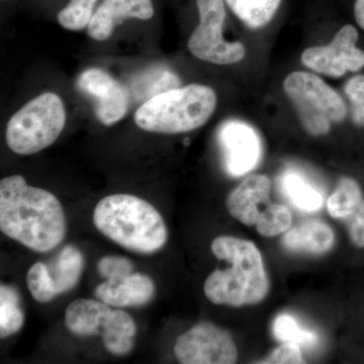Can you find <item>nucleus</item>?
<instances>
[{"mask_svg": "<svg viewBox=\"0 0 364 364\" xmlns=\"http://www.w3.org/2000/svg\"><path fill=\"white\" fill-rule=\"evenodd\" d=\"M293 225V215L286 205L272 203L257 224L256 231L265 238H272L282 233H286Z\"/></svg>", "mask_w": 364, "mask_h": 364, "instance_id": "obj_24", "label": "nucleus"}, {"mask_svg": "<svg viewBox=\"0 0 364 364\" xmlns=\"http://www.w3.org/2000/svg\"><path fill=\"white\" fill-rule=\"evenodd\" d=\"M136 325L134 318L123 310H112L102 336L105 349L116 356L130 353L135 344Z\"/></svg>", "mask_w": 364, "mask_h": 364, "instance_id": "obj_19", "label": "nucleus"}, {"mask_svg": "<svg viewBox=\"0 0 364 364\" xmlns=\"http://www.w3.org/2000/svg\"><path fill=\"white\" fill-rule=\"evenodd\" d=\"M0 230L31 250L49 252L65 238L66 215L56 196L16 174L0 181Z\"/></svg>", "mask_w": 364, "mask_h": 364, "instance_id": "obj_1", "label": "nucleus"}, {"mask_svg": "<svg viewBox=\"0 0 364 364\" xmlns=\"http://www.w3.org/2000/svg\"><path fill=\"white\" fill-rule=\"evenodd\" d=\"M93 224L109 240L138 254L156 253L168 240L166 224L156 208L127 193L102 198L93 212Z\"/></svg>", "mask_w": 364, "mask_h": 364, "instance_id": "obj_3", "label": "nucleus"}, {"mask_svg": "<svg viewBox=\"0 0 364 364\" xmlns=\"http://www.w3.org/2000/svg\"><path fill=\"white\" fill-rule=\"evenodd\" d=\"M97 0H70L66 7L59 11L58 23L69 31H81L90 25L93 7Z\"/></svg>", "mask_w": 364, "mask_h": 364, "instance_id": "obj_25", "label": "nucleus"}, {"mask_svg": "<svg viewBox=\"0 0 364 364\" xmlns=\"http://www.w3.org/2000/svg\"><path fill=\"white\" fill-rule=\"evenodd\" d=\"M25 323V313L21 305L20 294L16 287L0 286V337L7 338L20 331Z\"/></svg>", "mask_w": 364, "mask_h": 364, "instance_id": "obj_22", "label": "nucleus"}, {"mask_svg": "<svg viewBox=\"0 0 364 364\" xmlns=\"http://www.w3.org/2000/svg\"><path fill=\"white\" fill-rule=\"evenodd\" d=\"M200 23L189 37L188 47L193 56L215 65H232L246 56L245 46L224 38L226 20L225 0H196Z\"/></svg>", "mask_w": 364, "mask_h": 364, "instance_id": "obj_7", "label": "nucleus"}, {"mask_svg": "<svg viewBox=\"0 0 364 364\" xmlns=\"http://www.w3.org/2000/svg\"><path fill=\"white\" fill-rule=\"evenodd\" d=\"M76 87L92 98L95 116L105 126L119 123L128 112L129 91L102 69H86L79 75Z\"/></svg>", "mask_w": 364, "mask_h": 364, "instance_id": "obj_11", "label": "nucleus"}, {"mask_svg": "<svg viewBox=\"0 0 364 364\" xmlns=\"http://www.w3.org/2000/svg\"><path fill=\"white\" fill-rule=\"evenodd\" d=\"M327 210L333 219L346 223L352 243L364 248V195L358 182L351 177L340 178L328 198Z\"/></svg>", "mask_w": 364, "mask_h": 364, "instance_id": "obj_12", "label": "nucleus"}, {"mask_svg": "<svg viewBox=\"0 0 364 364\" xmlns=\"http://www.w3.org/2000/svg\"><path fill=\"white\" fill-rule=\"evenodd\" d=\"M156 287L152 279L143 273L133 272L123 279L105 280L98 284L95 298L114 308L147 305L154 298Z\"/></svg>", "mask_w": 364, "mask_h": 364, "instance_id": "obj_15", "label": "nucleus"}, {"mask_svg": "<svg viewBox=\"0 0 364 364\" xmlns=\"http://www.w3.org/2000/svg\"><path fill=\"white\" fill-rule=\"evenodd\" d=\"M235 16L251 30L269 25L282 0H225Z\"/></svg>", "mask_w": 364, "mask_h": 364, "instance_id": "obj_20", "label": "nucleus"}, {"mask_svg": "<svg viewBox=\"0 0 364 364\" xmlns=\"http://www.w3.org/2000/svg\"><path fill=\"white\" fill-rule=\"evenodd\" d=\"M112 310L100 299H77L67 306V330L77 337L102 335Z\"/></svg>", "mask_w": 364, "mask_h": 364, "instance_id": "obj_17", "label": "nucleus"}, {"mask_svg": "<svg viewBox=\"0 0 364 364\" xmlns=\"http://www.w3.org/2000/svg\"><path fill=\"white\" fill-rule=\"evenodd\" d=\"M217 102L215 91L210 86H179L146 100L136 109L134 119L139 128L150 133H188L207 123Z\"/></svg>", "mask_w": 364, "mask_h": 364, "instance_id": "obj_4", "label": "nucleus"}, {"mask_svg": "<svg viewBox=\"0 0 364 364\" xmlns=\"http://www.w3.org/2000/svg\"><path fill=\"white\" fill-rule=\"evenodd\" d=\"M223 165L228 176L240 177L252 171L262 156V143L257 132L241 121H228L218 132Z\"/></svg>", "mask_w": 364, "mask_h": 364, "instance_id": "obj_10", "label": "nucleus"}, {"mask_svg": "<svg viewBox=\"0 0 364 364\" xmlns=\"http://www.w3.org/2000/svg\"><path fill=\"white\" fill-rule=\"evenodd\" d=\"M2 1H4V0H2Z\"/></svg>", "mask_w": 364, "mask_h": 364, "instance_id": "obj_32", "label": "nucleus"}, {"mask_svg": "<svg viewBox=\"0 0 364 364\" xmlns=\"http://www.w3.org/2000/svg\"><path fill=\"white\" fill-rule=\"evenodd\" d=\"M174 355L182 364H233L238 360V349L226 330L203 322L176 339Z\"/></svg>", "mask_w": 364, "mask_h": 364, "instance_id": "obj_8", "label": "nucleus"}, {"mask_svg": "<svg viewBox=\"0 0 364 364\" xmlns=\"http://www.w3.org/2000/svg\"><path fill=\"white\" fill-rule=\"evenodd\" d=\"M217 259L229 267L215 269L203 284L205 298L218 306L258 305L269 293V277L262 255L253 242L233 236H219L210 245Z\"/></svg>", "mask_w": 364, "mask_h": 364, "instance_id": "obj_2", "label": "nucleus"}, {"mask_svg": "<svg viewBox=\"0 0 364 364\" xmlns=\"http://www.w3.org/2000/svg\"><path fill=\"white\" fill-rule=\"evenodd\" d=\"M353 121L359 126H364V107H353Z\"/></svg>", "mask_w": 364, "mask_h": 364, "instance_id": "obj_31", "label": "nucleus"}, {"mask_svg": "<svg viewBox=\"0 0 364 364\" xmlns=\"http://www.w3.org/2000/svg\"><path fill=\"white\" fill-rule=\"evenodd\" d=\"M259 363L265 364H301L306 363L301 346L293 343H284L263 359Z\"/></svg>", "mask_w": 364, "mask_h": 364, "instance_id": "obj_28", "label": "nucleus"}, {"mask_svg": "<svg viewBox=\"0 0 364 364\" xmlns=\"http://www.w3.org/2000/svg\"><path fill=\"white\" fill-rule=\"evenodd\" d=\"M335 244L334 231L320 220H310L287 230L282 245L289 252L305 255H322L329 252Z\"/></svg>", "mask_w": 364, "mask_h": 364, "instance_id": "obj_16", "label": "nucleus"}, {"mask_svg": "<svg viewBox=\"0 0 364 364\" xmlns=\"http://www.w3.org/2000/svg\"><path fill=\"white\" fill-rule=\"evenodd\" d=\"M98 272L105 280H117L134 272L135 267L130 259L122 256H105L98 261Z\"/></svg>", "mask_w": 364, "mask_h": 364, "instance_id": "obj_27", "label": "nucleus"}, {"mask_svg": "<svg viewBox=\"0 0 364 364\" xmlns=\"http://www.w3.org/2000/svg\"><path fill=\"white\" fill-rule=\"evenodd\" d=\"M272 332L275 338L284 343L296 344L301 347H313L318 342L315 332L301 327L298 321L289 314H282L275 318L272 324Z\"/></svg>", "mask_w": 364, "mask_h": 364, "instance_id": "obj_23", "label": "nucleus"}, {"mask_svg": "<svg viewBox=\"0 0 364 364\" xmlns=\"http://www.w3.org/2000/svg\"><path fill=\"white\" fill-rule=\"evenodd\" d=\"M47 265L48 277L55 296L75 287L85 270V256L78 248L67 245Z\"/></svg>", "mask_w": 364, "mask_h": 364, "instance_id": "obj_18", "label": "nucleus"}, {"mask_svg": "<svg viewBox=\"0 0 364 364\" xmlns=\"http://www.w3.org/2000/svg\"><path fill=\"white\" fill-rule=\"evenodd\" d=\"M272 181L264 174H253L229 193L226 208L229 214L244 226H256L263 215L260 207L270 203Z\"/></svg>", "mask_w": 364, "mask_h": 364, "instance_id": "obj_13", "label": "nucleus"}, {"mask_svg": "<svg viewBox=\"0 0 364 364\" xmlns=\"http://www.w3.org/2000/svg\"><path fill=\"white\" fill-rule=\"evenodd\" d=\"M282 87L310 135H326L333 124L341 123L348 114L339 93L310 72H291L284 78Z\"/></svg>", "mask_w": 364, "mask_h": 364, "instance_id": "obj_6", "label": "nucleus"}, {"mask_svg": "<svg viewBox=\"0 0 364 364\" xmlns=\"http://www.w3.org/2000/svg\"><path fill=\"white\" fill-rule=\"evenodd\" d=\"M154 16L152 0H102L93 14L87 33L95 41L109 39L117 26L130 18L148 21Z\"/></svg>", "mask_w": 364, "mask_h": 364, "instance_id": "obj_14", "label": "nucleus"}, {"mask_svg": "<svg viewBox=\"0 0 364 364\" xmlns=\"http://www.w3.org/2000/svg\"><path fill=\"white\" fill-rule=\"evenodd\" d=\"M280 188L294 207L306 213L317 212L323 205V196L299 174L287 171L282 177Z\"/></svg>", "mask_w": 364, "mask_h": 364, "instance_id": "obj_21", "label": "nucleus"}, {"mask_svg": "<svg viewBox=\"0 0 364 364\" xmlns=\"http://www.w3.org/2000/svg\"><path fill=\"white\" fill-rule=\"evenodd\" d=\"M26 284L33 299L38 303L45 304L56 298L48 277L47 265L37 262L28 269Z\"/></svg>", "mask_w": 364, "mask_h": 364, "instance_id": "obj_26", "label": "nucleus"}, {"mask_svg": "<svg viewBox=\"0 0 364 364\" xmlns=\"http://www.w3.org/2000/svg\"><path fill=\"white\" fill-rule=\"evenodd\" d=\"M358 32L355 26L345 25L330 44L306 48L301 62L306 68L331 78H340L347 72H358L364 67V52L356 47Z\"/></svg>", "mask_w": 364, "mask_h": 364, "instance_id": "obj_9", "label": "nucleus"}, {"mask_svg": "<svg viewBox=\"0 0 364 364\" xmlns=\"http://www.w3.org/2000/svg\"><path fill=\"white\" fill-rule=\"evenodd\" d=\"M353 13L356 23L364 31V0H355Z\"/></svg>", "mask_w": 364, "mask_h": 364, "instance_id": "obj_30", "label": "nucleus"}, {"mask_svg": "<svg viewBox=\"0 0 364 364\" xmlns=\"http://www.w3.org/2000/svg\"><path fill=\"white\" fill-rule=\"evenodd\" d=\"M344 91L353 107H364V75H356L349 79Z\"/></svg>", "mask_w": 364, "mask_h": 364, "instance_id": "obj_29", "label": "nucleus"}, {"mask_svg": "<svg viewBox=\"0 0 364 364\" xmlns=\"http://www.w3.org/2000/svg\"><path fill=\"white\" fill-rule=\"evenodd\" d=\"M65 124L66 109L61 97L56 93H42L9 119L7 146L16 154H36L56 142Z\"/></svg>", "mask_w": 364, "mask_h": 364, "instance_id": "obj_5", "label": "nucleus"}]
</instances>
